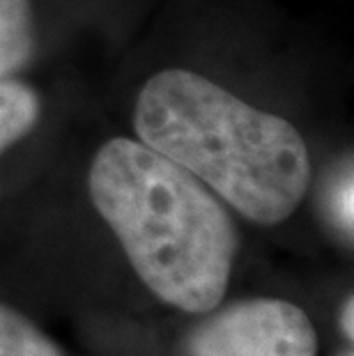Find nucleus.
I'll list each match as a JSON object with an SVG mask.
<instances>
[{
	"mask_svg": "<svg viewBox=\"0 0 354 356\" xmlns=\"http://www.w3.org/2000/svg\"><path fill=\"white\" fill-rule=\"evenodd\" d=\"M131 136L260 225L288 221L313 179L311 149L295 122L184 65L143 79L131 104Z\"/></svg>",
	"mask_w": 354,
	"mask_h": 356,
	"instance_id": "nucleus-1",
	"label": "nucleus"
},
{
	"mask_svg": "<svg viewBox=\"0 0 354 356\" xmlns=\"http://www.w3.org/2000/svg\"><path fill=\"white\" fill-rule=\"evenodd\" d=\"M88 193L154 297L209 313L228 290L237 230L228 207L189 170L136 136H108L88 165Z\"/></svg>",
	"mask_w": 354,
	"mask_h": 356,
	"instance_id": "nucleus-2",
	"label": "nucleus"
},
{
	"mask_svg": "<svg viewBox=\"0 0 354 356\" xmlns=\"http://www.w3.org/2000/svg\"><path fill=\"white\" fill-rule=\"evenodd\" d=\"M193 356H315V329L299 306L251 299L221 310L191 338Z\"/></svg>",
	"mask_w": 354,
	"mask_h": 356,
	"instance_id": "nucleus-3",
	"label": "nucleus"
},
{
	"mask_svg": "<svg viewBox=\"0 0 354 356\" xmlns=\"http://www.w3.org/2000/svg\"><path fill=\"white\" fill-rule=\"evenodd\" d=\"M37 0H0V81L21 79L40 53Z\"/></svg>",
	"mask_w": 354,
	"mask_h": 356,
	"instance_id": "nucleus-4",
	"label": "nucleus"
},
{
	"mask_svg": "<svg viewBox=\"0 0 354 356\" xmlns=\"http://www.w3.org/2000/svg\"><path fill=\"white\" fill-rule=\"evenodd\" d=\"M42 97L24 79L0 81V159L26 140L42 120Z\"/></svg>",
	"mask_w": 354,
	"mask_h": 356,
	"instance_id": "nucleus-5",
	"label": "nucleus"
},
{
	"mask_svg": "<svg viewBox=\"0 0 354 356\" xmlns=\"http://www.w3.org/2000/svg\"><path fill=\"white\" fill-rule=\"evenodd\" d=\"M0 356H60V352L24 315L0 304Z\"/></svg>",
	"mask_w": 354,
	"mask_h": 356,
	"instance_id": "nucleus-6",
	"label": "nucleus"
},
{
	"mask_svg": "<svg viewBox=\"0 0 354 356\" xmlns=\"http://www.w3.org/2000/svg\"><path fill=\"white\" fill-rule=\"evenodd\" d=\"M331 211H334V218L341 225L343 232L352 234L354 228V184H352V165L348 163V168L341 177H338V184L331 191Z\"/></svg>",
	"mask_w": 354,
	"mask_h": 356,
	"instance_id": "nucleus-7",
	"label": "nucleus"
},
{
	"mask_svg": "<svg viewBox=\"0 0 354 356\" xmlns=\"http://www.w3.org/2000/svg\"><path fill=\"white\" fill-rule=\"evenodd\" d=\"M341 327H343V333H345L348 338L354 336V299H352V297H350L348 301H345V306H343Z\"/></svg>",
	"mask_w": 354,
	"mask_h": 356,
	"instance_id": "nucleus-8",
	"label": "nucleus"
},
{
	"mask_svg": "<svg viewBox=\"0 0 354 356\" xmlns=\"http://www.w3.org/2000/svg\"><path fill=\"white\" fill-rule=\"evenodd\" d=\"M348 356H352V354H348Z\"/></svg>",
	"mask_w": 354,
	"mask_h": 356,
	"instance_id": "nucleus-9",
	"label": "nucleus"
}]
</instances>
